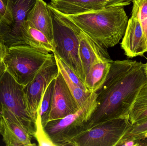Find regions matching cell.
Segmentation results:
<instances>
[{"mask_svg":"<svg viewBox=\"0 0 147 146\" xmlns=\"http://www.w3.org/2000/svg\"><path fill=\"white\" fill-rule=\"evenodd\" d=\"M59 68L63 70L70 79L78 86L85 91H89L86 89L84 81L76 74L72 68L63 60L55 53H53Z\"/></svg>","mask_w":147,"mask_h":146,"instance_id":"603a6c76","label":"cell"},{"mask_svg":"<svg viewBox=\"0 0 147 146\" xmlns=\"http://www.w3.org/2000/svg\"><path fill=\"white\" fill-rule=\"evenodd\" d=\"M6 47L0 43V77L6 70V66L3 61V57L6 51Z\"/></svg>","mask_w":147,"mask_h":146,"instance_id":"484cf974","label":"cell"},{"mask_svg":"<svg viewBox=\"0 0 147 146\" xmlns=\"http://www.w3.org/2000/svg\"><path fill=\"white\" fill-rule=\"evenodd\" d=\"M130 3L129 0H110L106 7H116V6H125ZM105 7V8H106Z\"/></svg>","mask_w":147,"mask_h":146,"instance_id":"83f0119b","label":"cell"},{"mask_svg":"<svg viewBox=\"0 0 147 146\" xmlns=\"http://www.w3.org/2000/svg\"><path fill=\"white\" fill-rule=\"evenodd\" d=\"M36 132L34 138L38 143V145L40 146H56L51 137L46 131L44 126L41 123V118L38 111V112L36 122Z\"/></svg>","mask_w":147,"mask_h":146,"instance_id":"7402d4cb","label":"cell"},{"mask_svg":"<svg viewBox=\"0 0 147 146\" xmlns=\"http://www.w3.org/2000/svg\"><path fill=\"white\" fill-rule=\"evenodd\" d=\"M80 58L85 76L91 66L99 59L113 61L107 49L102 47L78 27Z\"/></svg>","mask_w":147,"mask_h":146,"instance_id":"4fadbf2b","label":"cell"},{"mask_svg":"<svg viewBox=\"0 0 147 146\" xmlns=\"http://www.w3.org/2000/svg\"><path fill=\"white\" fill-rule=\"evenodd\" d=\"M79 109L63 76L59 70L57 76L55 79L49 121L63 118L76 112Z\"/></svg>","mask_w":147,"mask_h":146,"instance_id":"30bf717a","label":"cell"},{"mask_svg":"<svg viewBox=\"0 0 147 146\" xmlns=\"http://www.w3.org/2000/svg\"><path fill=\"white\" fill-rule=\"evenodd\" d=\"M144 71L145 75L147 78V61L145 64H144Z\"/></svg>","mask_w":147,"mask_h":146,"instance_id":"f1b7e54d","label":"cell"},{"mask_svg":"<svg viewBox=\"0 0 147 146\" xmlns=\"http://www.w3.org/2000/svg\"><path fill=\"white\" fill-rule=\"evenodd\" d=\"M52 18L55 53L84 81L85 75L79 56L78 27L65 15L48 4Z\"/></svg>","mask_w":147,"mask_h":146,"instance_id":"3957f363","label":"cell"},{"mask_svg":"<svg viewBox=\"0 0 147 146\" xmlns=\"http://www.w3.org/2000/svg\"><path fill=\"white\" fill-rule=\"evenodd\" d=\"M146 36H147V33H146Z\"/></svg>","mask_w":147,"mask_h":146,"instance_id":"f546056e","label":"cell"},{"mask_svg":"<svg viewBox=\"0 0 147 146\" xmlns=\"http://www.w3.org/2000/svg\"><path fill=\"white\" fill-rule=\"evenodd\" d=\"M121 47L128 58L144 56L147 52L146 32L136 15H132L129 19Z\"/></svg>","mask_w":147,"mask_h":146,"instance_id":"7c38bea8","label":"cell"},{"mask_svg":"<svg viewBox=\"0 0 147 146\" xmlns=\"http://www.w3.org/2000/svg\"><path fill=\"white\" fill-rule=\"evenodd\" d=\"M0 43H1V42H0Z\"/></svg>","mask_w":147,"mask_h":146,"instance_id":"1f68e13d","label":"cell"},{"mask_svg":"<svg viewBox=\"0 0 147 146\" xmlns=\"http://www.w3.org/2000/svg\"><path fill=\"white\" fill-rule=\"evenodd\" d=\"M59 70L63 76L65 82L74 97L79 108H80L86 101L91 92L84 91L79 87L69 78L63 70L59 68Z\"/></svg>","mask_w":147,"mask_h":146,"instance_id":"ffe728a7","label":"cell"},{"mask_svg":"<svg viewBox=\"0 0 147 146\" xmlns=\"http://www.w3.org/2000/svg\"><path fill=\"white\" fill-rule=\"evenodd\" d=\"M146 137H147V118L140 122L131 124L121 139H141Z\"/></svg>","mask_w":147,"mask_h":146,"instance_id":"44dd1931","label":"cell"},{"mask_svg":"<svg viewBox=\"0 0 147 146\" xmlns=\"http://www.w3.org/2000/svg\"><path fill=\"white\" fill-rule=\"evenodd\" d=\"M110 0H51L49 5L65 15L104 8Z\"/></svg>","mask_w":147,"mask_h":146,"instance_id":"5bb4252c","label":"cell"},{"mask_svg":"<svg viewBox=\"0 0 147 146\" xmlns=\"http://www.w3.org/2000/svg\"><path fill=\"white\" fill-rule=\"evenodd\" d=\"M24 39L25 44L38 50L49 53H53L55 51L54 43L51 42L42 32L30 25L28 21L25 25Z\"/></svg>","mask_w":147,"mask_h":146,"instance_id":"e0dca14e","label":"cell"},{"mask_svg":"<svg viewBox=\"0 0 147 146\" xmlns=\"http://www.w3.org/2000/svg\"><path fill=\"white\" fill-rule=\"evenodd\" d=\"M9 0H0V29L12 22L11 14L8 7Z\"/></svg>","mask_w":147,"mask_h":146,"instance_id":"d4e9b609","label":"cell"},{"mask_svg":"<svg viewBox=\"0 0 147 146\" xmlns=\"http://www.w3.org/2000/svg\"><path fill=\"white\" fill-rule=\"evenodd\" d=\"M58 73V67L53 53L33 79L24 86L27 110L35 123L43 94L51 81L56 79Z\"/></svg>","mask_w":147,"mask_h":146,"instance_id":"9c48e42d","label":"cell"},{"mask_svg":"<svg viewBox=\"0 0 147 146\" xmlns=\"http://www.w3.org/2000/svg\"><path fill=\"white\" fill-rule=\"evenodd\" d=\"M64 15L106 49L114 47L119 43L124 36L129 20L124 6H121Z\"/></svg>","mask_w":147,"mask_h":146,"instance_id":"7a4b0ae2","label":"cell"},{"mask_svg":"<svg viewBox=\"0 0 147 146\" xmlns=\"http://www.w3.org/2000/svg\"><path fill=\"white\" fill-rule=\"evenodd\" d=\"M0 135L7 146H34L32 136L20 123L14 114L0 109Z\"/></svg>","mask_w":147,"mask_h":146,"instance_id":"8fae6325","label":"cell"},{"mask_svg":"<svg viewBox=\"0 0 147 146\" xmlns=\"http://www.w3.org/2000/svg\"><path fill=\"white\" fill-rule=\"evenodd\" d=\"M133 3L132 15H136L147 31V0H131Z\"/></svg>","mask_w":147,"mask_h":146,"instance_id":"cb8c5ba5","label":"cell"},{"mask_svg":"<svg viewBox=\"0 0 147 146\" xmlns=\"http://www.w3.org/2000/svg\"><path fill=\"white\" fill-rule=\"evenodd\" d=\"M28 21L30 25L42 32L54 43L52 18L48 4L45 2L43 0H37L29 13Z\"/></svg>","mask_w":147,"mask_h":146,"instance_id":"9a60e30c","label":"cell"},{"mask_svg":"<svg viewBox=\"0 0 147 146\" xmlns=\"http://www.w3.org/2000/svg\"><path fill=\"white\" fill-rule=\"evenodd\" d=\"M130 125L128 118L107 120L86 129L65 146H117Z\"/></svg>","mask_w":147,"mask_h":146,"instance_id":"52a82bcc","label":"cell"},{"mask_svg":"<svg viewBox=\"0 0 147 146\" xmlns=\"http://www.w3.org/2000/svg\"><path fill=\"white\" fill-rule=\"evenodd\" d=\"M55 79L51 81L47 87L41 99L38 111L44 127L49 121V115L52 103L55 85Z\"/></svg>","mask_w":147,"mask_h":146,"instance_id":"d6986e66","label":"cell"},{"mask_svg":"<svg viewBox=\"0 0 147 146\" xmlns=\"http://www.w3.org/2000/svg\"><path fill=\"white\" fill-rule=\"evenodd\" d=\"M97 93L92 92L76 112L61 119L47 122L44 127L56 146H65L84 131L97 106Z\"/></svg>","mask_w":147,"mask_h":146,"instance_id":"5b68a950","label":"cell"},{"mask_svg":"<svg viewBox=\"0 0 147 146\" xmlns=\"http://www.w3.org/2000/svg\"><path fill=\"white\" fill-rule=\"evenodd\" d=\"M24 86L6 70L0 77V109L14 114L22 127L34 137L36 124L27 110Z\"/></svg>","mask_w":147,"mask_h":146,"instance_id":"8992f818","label":"cell"},{"mask_svg":"<svg viewBox=\"0 0 147 146\" xmlns=\"http://www.w3.org/2000/svg\"><path fill=\"white\" fill-rule=\"evenodd\" d=\"M52 54L28 45H15L6 48L3 61L6 70L18 83L26 86Z\"/></svg>","mask_w":147,"mask_h":146,"instance_id":"277c9868","label":"cell"},{"mask_svg":"<svg viewBox=\"0 0 147 146\" xmlns=\"http://www.w3.org/2000/svg\"><path fill=\"white\" fill-rule=\"evenodd\" d=\"M0 121H1V117H0Z\"/></svg>","mask_w":147,"mask_h":146,"instance_id":"4dcf8cb0","label":"cell"},{"mask_svg":"<svg viewBox=\"0 0 147 146\" xmlns=\"http://www.w3.org/2000/svg\"><path fill=\"white\" fill-rule=\"evenodd\" d=\"M147 118V83L140 91L129 117L131 124Z\"/></svg>","mask_w":147,"mask_h":146,"instance_id":"ac0fdd59","label":"cell"},{"mask_svg":"<svg viewBox=\"0 0 147 146\" xmlns=\"http://www.w3.org/2000/svg\"><path fill=\"white\" fill-rule=\"evenodd\" d=\"M128 139L130 146H147V137L141 139Z\"/></svg>","mask_w":147,"mask_h":146,"instance_id":"4316f807","label":"cell"},{"mask_svg":"<svg viewBox=\"0 0 147 146\" xmlns=\"http://www.w3.org/2000/svg\"><path fill=\"white\" fill-rule=\"evenodd\" d=\"M37 0H9L12 22L0 29V42L6 48L25 44L24 33L28 15Z\"/></svg>","mask_w":147,"mask_h":146,"instance_id":"ba28073f","label":"cell"},{"mask_svg":"<svg viewBox=\"0 0 147 146\" xmlns=\"http://www.w3.org/2000/svg\"><path fill=\"white\" fill-rule=\"evenodd\" d=\"M113 61L99 59L91 66L84 81V84L88 91L96 92L100 88L109 73Z\"/></svg>","mask_w":147,"mask_h":146,"instance_id":"2e32d148","label":"cell"},{"mask_svg":"<svg viewBox=\"0 0 147 146\" xmlns=\"http://www.w3.org/2000/svg\"><path fill=\"white\" fill-rule=\"evenodd\" d=\"M147 83L142 62L113 61L104 82L97 91L96 107L86 129L111 119H129L140 91Z\"/></svg>","mask_w":147,"mask_h":146,"instance_id":"6da1fadb","label":"cell"}]
</instances>
